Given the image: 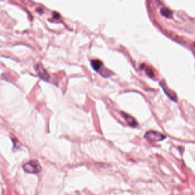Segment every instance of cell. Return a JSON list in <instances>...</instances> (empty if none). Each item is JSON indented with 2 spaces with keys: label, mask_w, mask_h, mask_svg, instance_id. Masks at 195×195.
<instances>
[{
  "label": "cell",
  "mask_w": 195,
  "mask_h": 195,
  "mask_svg": "<svg viewBox=\"0 0 195 195\" xmlns=\"http://www.w3.org/2000/svg\"><path fill=\"white\" fill-rule=\"evenodd\" d=\"M122 113L123 114V116L125 118V120L127 121V122L128 123V124H129L130 126H132L133 127L136 126L137 122L133 117H131V116H129L126 114H125L124 113Z\"/></svg>",
  "instance_id": "4"
},
{
  "label": "cell",
  "mask_w": 195,
  "mask_h": 195,
  "mask_svg": "<svg viewBox=\"0 0 195 195\" xmlns=\"http://www.w3.org/2000/svg\"><path fill=\"white\" fill-rule=\"evenodd\" d=\"M53 17L54 19L58 20V19L60 18V14L58 13H57V12H53Z\"/></svg>",
  "instance_id": "7"
},
{
  "label": "cell",
  "mask_w": 195,
  "mask_h": 195,
  "mask_svg": "<svg viewBox=\"0 0 195 195\" xmlns=\"http://www.w3.org/2000/svg\"><path fill=\"white\" fill-rule=\"evenodd\" d=\"M146 139H147L148 140L152 141H161L163 139H164L166 137L158 132H154V131H150L147 132L145 136Z\"/></svg>",
  "instance_id": "2"
},
{
  "label": "cell",
  "mask_w": 195,
  "mask_h": 195,
  "mask_svg": "<svg viewBox=\"0 0 195 195\" xmlns=\"http://www.w3.org/2000/svg\"><path fill=\"white\" fill-rule=\"evenodd\" d=\"M24 170L26 172L31 174L39 173L42 169L41 166L38 161L34 160H31L23 166Z\"/></svg>",
  "instance_id": "1"
},
{
  "label": "cell",
  "mask_w": 195,
  "mask_h": 195,
  "mask_svg": "<svg viewBox=\"0 0 195 195\" xmlns=\"http://www.w3.org/2000/svg\"><path fill=\"white\" fill-rule=\"evenodd\" d=\"M91 65L93 69L96 71H99L103 67V63L99 60H93L91 61Z\"/></svg>",
  "instance_id": "3"
},
{
  "label": "cell",
  "mask_w": 195,
  "mask_h": 195,
  "mask_svg": "<svg viewBox=\"0 0 195 195\" xmlns=\"http://www.w3.org/2000/svg\"><path fill=\"white\" fill-rule=\"evenodd\" d=\"M160 12L162 16H164L166 18H171L172 17V12L168 9L162 8L160 10Z\"/></svg>",
  "instance_id": "5"
},
{
  "label": "cell",
  "mask_w": 195,
  "mask_h": 195,
  "mask_svg": "<svg viewBox=\"0 0 195 195\" xmlns=\"http://www.w3.org/2000/svg\"><path fill=\"white\" fill-rule=\"evenodd\" d=\"M146 72H147V75H148L149 77H152L154 76V73H153V72H152V71L151 69H147V70H146Z\"/></svg>",
  "instance_id": "6"
}]
</instances>
